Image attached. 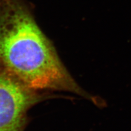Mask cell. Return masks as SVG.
Returning <instances> with one entry per match:
<instances>
[{"label": "cell", "instance_id": "cell-1", "mask_svg": "<svg viewBox=\"0 0 131 131\" xmlns=\"http://www.w3.org/2000/svg\"><path fill=\"white\" fill-rule=\"evenodd\" d=\"M0 70L33 91L69 92L103 105L71 76L26 0H0Z\"/></svg>", "mask_w": 131, "mask_h": 131}, {"label": "cell", "instance_id": "cell-2", "mask_svg": "<svg viewBox=\"0 0 131 131\" xmlns=\"http://www.w3.org/2000/svg\"><path fill=\"white\" fill-rule=\"evenodd\" d=\"M50 97L48 92L33 91L0 70V131H24L28 111Z\"/></svg>", "mask_w": 131, "mask_h": 131}]
</instances>
